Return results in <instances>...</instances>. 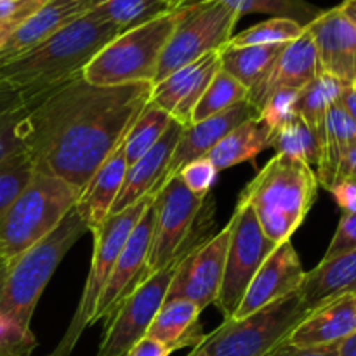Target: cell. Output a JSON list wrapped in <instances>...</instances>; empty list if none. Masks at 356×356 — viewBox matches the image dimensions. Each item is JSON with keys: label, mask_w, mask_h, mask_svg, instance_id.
<instances>
[{"label": "cell", "mask_w": 356, "mask_h": 356, "mask_svg": "<svg viewBox=\"0 0 356 356\" xmlns=\"http://www.w3.org/2000/svg\"><path fill=\"white\" fill-rule=\"evenodd\" d=\"M298 294L308 313L337 298L356 294V249L336 259L320 261L305 275Z\"/></svg>", "instance_id": "cell-24"}, {"label": "cell", "mask_w": 356, "mask_h": 356, "mask_svg": "<svg viewBox=\"0 0 356 356\" xmlns=\"http://www.w3.org/2000/svg\"><path fill=\"white\" fill-rule=\"evenodd\" d=\"M172 353L174 351L170 348H167L165 344L146 336L125 356H170Z\"/></svg>", "instance_id": "cell-45"}, {"label": "cell", "mask_w": 356, "mask_h": 356, "mask_svg": "<svg viewBox=\"0 0 356 356\" xmlns=\"http://www.w3.org/2000/svg\"><path fill=\"white\" fill-rule=\"evenodd\" d=\"M305 275L306 271L302 270V263L291 240L278 243L261 264L232 320L245 318L250 313L298 291Z\"/></svg>", "instance_id": "cell-16"}, {"label": "cell", "mask_w": 356, "mask_h": 356, "mask_svg": "<svg viewBox=\"0 0 356 356\" xmlns=\"http://www.w3.org/2000/svg\"><path fill=\"white\" fill-rule=\"evenodd\" d=\"M172 10L176 7L169 0H104L92 13L117 28L118 33H124Z\"/></svg>", "instance_id": "cell-30"}, {"label": "cell", "mask_w": 356, "mask_h": 356, "mask_svg": "<svg viewBox=\"0 0 356 356\" xmlns=\"http://www.w3.org/2000/svg\"><path fill=\"white\" fill-rule=\"evenodd\" d=\"M299 90L278 89L261 106L257 118L270 129L271 136L298 118Z\"/></svg>", "instance_id": "cell-38"}, {"label": "cell", "mask_w": 356, "mask_h": 356, "mask_svg": "<svg viewBox=\"0 0 356 356\" xmlns=\"http://www.w3.org/2000/svg\"><path fill=\"white\" fill-rule=\"evenodd\" d=\"M184 127L186 125L179 124L172 118L160 141L149 152H146L138 162L129 165L120 193H118L113 209H111V214L122 212L124 209L134 205L136 202L146 197H155L159 193V188L165 177L170 159H172V153Z\"/></svg>", "instance_id": "cell-21"}, {"label": "cell", "mask_w": 356, "mask_h": 356, "mask_svg": "<svg viewBox=\"0 0 356 356\" xmlns=\"http://www.w3.org/2000/svg\"><path fill=\"white\" fill-rule=\"evenodd\" d=\"M80 191L54 174L37 169L0 218V256L10 261L54 232L76 205Z\"/></svg>", "instance_id": "cell-5"}, {"label": "cell", "mask_w": 356, "mask_h": 356, "mask_svg": "<svg viewBox=\"0 0 356 356\" xmlns=\"http://www.w3.org/2000/svg\"><path fill=\"white\" fill-rule=\"evenodd\" d=\"M337 356H356V332L337 346Z\"/></svg>", "instance_id": "cell-48"}, {"label": "cell", "mask_w": 356, "mask_h": 356, "mask_svg": "<svg viewBox=\"0 0 356 356\" xmlns=\"http://www.w3.org/2000/svg\"><path fill=\"white\" fill-rule=\"evenodd\" d=\"M247 96H249V90H247L245 86H242L238 80L233 79L226 72L219 70L212 76L204 96L198 101L197 108H195L193 115H191V124H197V122L205 120V118L222 113L228 108L245 101Z\"/></svg>", "instance_id": "cell-34"}, {"label": "cell", "mask_w": 356, "mask_h": 356, "mask_svg": "<svg viewBox=\"0 0 356 356\" xmlns=\"http://www.w3.org/2000/svg\"><path fill=\"white\" fill-rule=\"evenodd\" d=\"M86 232L82 216L73 207L54 232L14 259L3 261L0 264V313L23 329H31V316L49 280Z\"/></svg>", "instance_id": "cell-4"}, {"label": "cell", "mask_w": 356, "mask_h": 356, "mask_svg": "<svg viewBox=\"0 0 356 356\" xmlns=\"http://www.w3.org/2000/svg\"><path fill=\"white\" fill-rule=\"evenodd\" d=\"M306 26L289 17H271V19L257 23L240 33L233 35L229 44L242 47V45H273L291 44L296 38L305 33Z\"/></svg>", "instance_id": "cell-36"}, {"label": "cell", "mask_w": 356, "mask_h": 356, "mask_svg": "<svg viewBox=\"0 0 356 356\" xmlns=\"http://www.w3.org/2000/svg\"><path fill=\"white\" fill-rule=\"evenodd\" d=\"M3 263V259H2V256H0V264H2Z\"/></svg>", "instance_id": "cell-52"}, {"label": "cell", "mask_w": 356, "mask_h": 356, "mask_svg": "<svg viewBox=\"0 0 356 356\" xmlns=\"http://www.w3.org/2000/svg\"><path fill=\"white\" fill-rule=\"evenodd\" d=\"M353 87H355V90H356V83H355V86H353Z\"/></svg>", "instance_id": "cell-53"}, {"label": "cell", "mask_w": 356, "mask_h": 356, "mask_svg": "<svg viewBox=\"0 0 356 356\" xmlns=\"http://www.w3.org/2000/svg\"><path fill=\"white\" fill-rule=\"evenodd\" d=\"M127 169L129 163L120 145L104 160L103 165L90 177L89 184L83 188L75 207L86 222L87 232H94L96 228H99L111 214V209L120 193Z\"/></svg>", "instance_id": "cell-23"}, {"label": "cell", "mask_w": 356, "mask_h": 356, "mask_svg": "<svg viewBox=\"0 0 356 356\" xmlns=\"http://www.w3.org/2000/svg\"><path fill=\"white\" fill-rule=\"evenodd\" d=\"M221 70L219 51L211 52L183 68L176 70L160 82L153 83L152 101L183 125L191 124V115L204 96L212 76Z\"/></svg>", "instance_id": "cell-17"}, {"label": "cell", "mask_w": 356, "mask_h": 356, "mask_svg": "<svg viewBox=\"0 0 356 356\" xmlns=\"http://www.w3.org/2000/svg\"><path fill=\"white\" fill-rule=\"evenodd\" d=\"M334 200L341 207L343 214H356V183L353 181H337L330 188Z\"/></svg>", "instance_id": "cell-43"}, {"label": "cell", "mask_w": 356, "mask_h": 356, "mask_svg": "<svg viewBox=\"0 0 356 356\" xmlns=\"http://www.w3.org/2000/svg\"><path fill=\"white\" fill-rule=\"evenodd\" d=\"M205 209V198L191 193L179 176L155 195V225L141 282L179 261L191 249V235Z\"/></svg>", "instance_id": "cell-10"}, {"label": "cell", "mask_w": 356, "mask_h": 356, "mask_svg": "<svg viewBox=\"0 0 356 356\" xmlns=\"http://www.w3.org/2000/svg\"><path fill=\"white\" fill-rule=\"evenodd\" d=\"M170 120H172V117L167 111L155 106L152 101L146 104L145 110L138 115L136 122L122 141V149H124L129 165L138 162L146 152H149L160 141L163 132L169 127Z\"/></svg>", "instance_id": "cell-32"}, {"label": "cell", "mask_w": 356, "mask_h": 356, "mask_svg": "<svg viewBox=\"0 0 356 356\" xmlns=\"http://www.w3.org/2000/svg\"><path fill=\"white\" fill-rule=\"evenodd\" d=\"M149 200H152V197H146L143 200L136 202L131 207L124 209L122 212L110 214L99 228L90 232L94 238V249L86 287H83L76 312L73 315L72 322H70L68 329H66L65 336L59 341L58 348L49 356L72 355L83 330L89 325H92L94 309H96L97 301H99L101 294H103L104 287H106L108 280H110L115 263H117L129 235H131L134 226L141 219L145 209L148 207Z\"/></svg>", "instance_id": "cell-8"}, {"label": "cell", "mask_w": 356, "mask_h": 356, "mask_svg": "<svg viewBox=\"0 0 356 356\" xmlns=\"http://www.w3.org/2000/svg\"><path fill=\"white\" fill-rule=\"evenodd\" d=\"M47 0H0V21L24 23Z\"/></svg>", "instance_id": "cell-42"}, {"label": "cell", "mask_w": 356, "mask_h": 356, "mask_svg": "<svg viewBox=\"0 0 356 356\" xmlns=\"http://www.w3.org/2000/svg\"><path fill=\"white\" fill-rule=\"evenodd\" d=\"M33 104L0 82V163L26 148V118Z\"/></svg>", "instance_id": "cell-29"}, {"label": "cell", "mask_w": 356, "mask_h": 356, "mask_svg": "<svg viewBox=\"0 0 356 356\" xmlns=\"http://www.w3.org/2000/svg\"><path fill=\"white\" fill-rule=\"evenodd\" d=\"M337 103H339L341 108H343V110L350 115V118L355 122V125H356V90H355V87H344Z\"/></svg>", "instance_id": "cell-47"}, {"label": "cell", "mask_w": 356, "mask_h": 356, "mask_svg": "<svg viewBox=\"0 0 356 356\" xmlns=\"http://www.w3.org/2000/svg\"><path fill=\"white\" fill-rule=\"evenodd\" d=\"M271 148L282 155L302 160L312 167L316 165L320 159L318 139L299 117L271 136Z\"/></svg>", "instance_id": "cell-35"}, {"label": "cell", "mask_w": 356, "mask_h": 356, "mask_svg": "<svg viewBox=\"0 0 356 356\" xmlns=\"http://www.w3.org/2000/svg\"><path fill=\"white\" fill-rule=\"evenodd\" d=\"M179 14L181 9H176L115 37L86 66L82 79L94 86L153 83Z\"/></svg>", "instance_id": "cell-6"}, {"label": "cell", "mask_w": 356, "mask_h": 356, "mask_svg": "<svg viewBox=\"0 0 356 356\" xmlns=\"http://www.w3.org/2000/svg\"><path fill=\"white\" fill-rule=\"evenodd\" d=\"M179 21L160 58L155 82L229 44L240 14L219 0L179 7Z\"/></svg>", "instance_id": "cell-9"}, {"label": "cell", "mask_w": 356, "mask_h": 356, "mask_svg": "<svg viewBox=\"0 0 356 356\" xmlns=\"http://www.w3.org/2000/svg\"><path fill=\"white\" fill-rule=\"evenodd\" d=\"M257 117V110L249 103V101H242V103L235 104V106L228 108L222 113L214 115L211 118L197 122V124H190L184 127L183 134H181L179 141H177L176 149L170 159L169 169H167L165 177H163L162 184H160L159 191L169 183L172 177L177 176L181 169L186 163L193 162V160L205 159L209 153L212 152L216 145L225 138L228 132L233 129L242 125L243 122L250 120V118Z\"/></svg>", "instance_id": "cell-19"}, {"label": "cell", "mask_w": 356, "mask_h": 356, "mask_svg": "<svg viewBox=\"0 0 356 356\" xmlns=\"http://www.w3.org/2000/svg\"><path fill=\"white\" fill-rule=\"evenodd\" d=\"M318 195L312 165L294 156L275 153L273 159L243 188L238 200L252 207L261 228L275 243L292 238Z\"/></svg>", "instance_id": "cell-3"}, {"label": "cell", "mask_w": 356, "mask_h": 356, "mask_svg": "<svg viewBox=\"0 0 356 356\" xmlns=\"http://www.w3.org/2000/svg\"><path fill=\"white\" fill-rule=\"evenodd\" d=\"M103 2L104 0H47L33 16L21 23L0 47V65L47 40Z\"/></svg>", "instance_id": "cell-18"}, {"label": "cell", "mask_w": 356, "mask_h": 356, "mask_svg": "<svg viewBox=\"0 0 356 356\" xmlns=\"http://www.w3.org/2000/svg\"><path fill=\"white\" fill-rule=\"evenodd\" d=\"M266 356H337V348H315V350H306V348L292 346L291 343L284 341V343L278 344Z\"/></svg>", "instance_id": "cell-44"}, {"label": "cell", "mask_w": 356, "mask_h": 356, "mask_svg": "<svg viewBox=\"0 0 356 356\" xmlns=\"http://www.w3.org/2000/svg\"><path fill=\"white\" fill-rule=\"evenodd\" d=\"M153 225H155V197H152L148 207L143 212L141 219L129 235L117 263H115L111 277L97 301L92 315V325L99 320L110 318L117 306L124 301L125 296L131 294L136 285L141 282L148 261L149 247L153 238Z\"/></svg>", "instance_id": "cell-14"}, {"label": "cell", "mask_w": 356, "mask_h": 356, "mask_svg": "<svg viewBox=\"0 0 356 356\" xmlns=\"http://www.w3.org/2000/svg\"><path fill=\"white\" fill-rule=\"evenodd\" d=\"M337 181H353V183H356V146H353V148L348 152V155L344 156V160L341 162L334 184H336Z\"/></svg>", "instance_id": "cell-46"}, {"label": "cell", "mask_w": 356, "mask_h": 356, "mask_svg": "<svg viewBox=\"0 0 356 356\" xmlns=\"http://www.w3.org/2000/svg\"><path fill=\"white\" fill-rule=\"evenodd\" d=\"M287 44L273 45H236L228 44L219 51L221 70L238 80L247 90L259 86Z\"/></svg>", "instance_id": "cell-28"}, {"label": "cell", "mask_w": 356, "mask_h": 356, "mask_svg": "<svg viewBox=\"0 0 356 356\" xmlns=\"http://www.w3.org/2000/svg\"><path fill=\"white\" fill-rule=\"evenodd\" d=\"M35 170L37 163L26 148L14 153L0 163V218L16 200L17 195L26 188Z\"/></svg>", "instance_id": "cell-37"}, {"label": "cell", "mask_w": 356, "mask_h": 356, "mask_svg": "<svg viewBox=\"0 0 356 356\" xmlns=\"http://www.w3.org/2000/svg\"><path fill=\"white\" fill-rule=\"evenodd\" d=\"M19 24L21 23H14V21H0V47L6 44L7 38L14 33V30H16Z\"/></svg>", "instance_id": "cell-50"}, {"label": "cell", "mask_w": 356, "mask_h": 356, "mask_svg": "<svg viewBox=\"0 0 356 356\" xmlns=\"http://www.w3.org/2000/svg\"><path fill=\"white\" fill-rule=\"evenodd\" d=\"M322 73L318 61V52H316L315 40L308 28L305 33L294 42L285 45L282 54L275 61L273 68L266 75V79L249 90L247 101L252 104L259 113L264 101L278 89H294L301 90L308 86L312 80Z\"/></svg>", "instance_id": "cell-20"}, {"label": "cell", "mask_w": 356, "mask_h": 356, "mask_svg": "<svg viewBox=\"0 0 356 356\" xmlns=\"http://www.w3.org/2000/svg\"><path fill=\"white\" fill-rule=\"evenodd\" d=\"M229 242L226 252L225 277L216 305L225 320H232L242 302L247 287L259 271L261 264L275 250L277 243L266 236L252 207L238 200L229 219Z\"/></svg>", "instance_id": "cell-11"}, {"label": "cell", "mask_w": 356, "mask_h": 356, "mask_svg": "<svg viewBox=\"0 0 356 356\" xmlns=\"http://www.w3.org/2000/svg\"><path fill=\"white\" fill-rule=\"evenodd\" d=\"M306 315L308 309L294 291L245 318L225 320L188 356H266L287 341Z\"/></svg>", "instance_id": "cell-7"}, {"label": "cell", "mask_w": 356, "mask_h": 356, "mask_svg": "<svg viewBox=\"0 0 356 356\" xmlns=\"http://www.w3.org/2000/svg\"><path fill=\"white\" fill-rule=\"evenodd\" d=\"M207 2V0H186L181 7L195 6V3ZM232 7L240 14H270L273 17H289L302 26H308L316 16H320L322 9L312 6L306 0H219Z\"/></svg>", "instance_id": "cell-33"}, {"label": "cell", "mask_w": 356, "mask_h": 356, "mask_svg": "<svg viewBox=\"0 0 356 356\" xmlns=\"http://www.w3.org/2000/svg\"><path fill=\"white\" fill-rule=\"evenodd\" d=\"M169 2H170V3H172V6H174V7H176V9H179V7H181V6H183V3H184V2H186V0H169Z\"/></svg>", "instance_id": "cell-51"}, {"label": "cell", "mask_w": 356, "mask_h": 356, "mask_svg": "<svg viewBox=\"0 0 356 356\" xmlns=\"http://www.w3.org/2000/svg\"><path fill=\"white\" fill-rule=\"evenodd\" d=\"M118 30L90 10L24 54L0 65V82L30 104L83 75L94 56Z\"/></svg>", "instance_id": "cell-2"}, {"label": "cell", "mask_w": 356, "mask_h": 356, "mask_svg": "<svg viewBox=\"0 0 356 356\" xmlns=\"http://www.w3.org/2000/svg\"><path fill=\"white\" fill-rule=\"evenodd\" d=\"M177 176H179V179L183 181V184L191 193L200 198H205L211 193V188L214 186L216 179H218V169L205 156V159H198L186 163L177 172Z\"/></svg>", "instance_id": "cell-40"}, {"label": "cell", "mask_w": 356, "mask_h": 356, "mask_svg": "<svg viewBox=\"0 0 356 356\" xmlns=\"http://www.w3.org/2000/svg\"><path fill=\"white\" fill-rule=\"evenodd\" d=\"M153 83L94 86L80 79L33 104L26 118V149L37 169L82 193L152 97Z\"/></svg>", "instance_id": "cell-1"}, {"label": "cell", "mask_w": 356, "mask_h": 356, "mask_svg": "<svg viewBox=\"0 0 356 356\" xmlns=\"http://www.w3.org/2000/svg\"><path fill=\"white\" fill-rule=\"evenodd\" d=\"M35 348L37 339L31 329H23L0 313V356H31Z\"/></svg>", "instance_id": "cell-39"}, {"label": "cell", "mask_w": 356, "mask_h": 356, "mask_svg": "<svg viewBox=\"0 0 356 356\" xmlns=\"http://www.w3.org/2000/svg\"><path fill=\"white\" fill-rule=\"evenodd\" d=\"M343 89L344 86L339 80L327 73H320L305 89L299 90L298 117L315 132L316 139H320L322 136L327 113H329L330 106L337 103Z\"/></svg>", "instance_id": "cell-31"}, {"label": "cell", "mask_w": 356, "mask_h": 356, "mask_svg": "<svg viewBox=\"0 0 356 356\" xmlns=\"http://www.w3.org/2000/svg\"><path fill=\"white\" fill-rule=\"evenodd\" d=\"M268 148H271V132L256 117L228 132L212 148L207 159L218 169V172H221L243 162L256 163V156Z\"/></svg>", "instance_id": "cell-27"}, {"label": "cell", "mask_w": 356, "mask_h": 356, "mask_svg": "<svg viewBox=\"0 0 356 356\" xmlns=\"http://www.w3.org/2000/svg\"><path fill=\"white\" fill-rule=\"evenodd\" d=\"M356 332V294L337 298L306 315L287 343L296 348H337Z\"/></svg>", "instance_id": "cell-22"}, {"label": "cell", "mask_w": 356, "mask_h": 356, "mask_svg": "<svg viewBox=\"0 0 356 356\" xmlns=\"http://www.w3.org/2000/svg\"><path fill=\"white\" fill-rule=\"evenodd\" d=\"M356 249V214H343L341 216L339 226L323 254L322 261L336 259L343 254L351 252Z\"/></svg>", "instance_id": "cell-41"}, {"label": "cell", "mask_w": 356, "mask_h": 356, "mask_svg": "<svg viewBox=\"0 0 356 356\" xmlns=\"http://www.w3.org/2000/svg\"><path fill=\"white\" fill-rule=\"evenodd\" d=\"M228 242L229 225H226L218 235L191 247L177 263L165 301L184 299L202 309L216 305L225 277Z\"/></svg>", "instance_id": "cell-13"}, {"label": "cell", "mask_w": 356, "mask_h": 356, "mask_svg": "<svg viewBox=\"0 0 356 356\" xmlns=\"http://www.w3.org/2000/svg\"><path fill=\"white\" fill-rule=\"evenodd\" d=\"M179 261L149 275L136 285L131 294L125 296L108 318L97 356H125L146 337L156 313L165 302Z\"/></svg>", "instance_id": "cell-12"}, {"label": "cell", "mask_w": 356, "mask_h": 356, "mask_svg": "<svg viewBox=\"0 0 356 356\" xmlns=\"http://www.w3.org/2000/svg\"><path fill=\"white\" fill-rule=\"evenodd\" d=\"M202 312L204 309L200 306L184 299L165 301L156 313L146 336L165 344L172 351L190 346L197 348L205 337L198 322Z\"/></svg>", "instance_id": "cell-25"}, {"label": "cell", "mask_w": 356, "mask_h": 356, "mask_svg": "<svg viewBox=\"0 0 356 356\" xmlns=\"http://www.w3.org/2000/svg\"><path fill=\"white\" fill-rule=\"evenodd\" d=\"M339 10L356 26V0H343L339 3Z\"/></svg>", "instance_id": "cell-49"}, {"label": "cell", "mask_w": 356, "mask_h": 356, "mask_svg": "<svg viewBox=\"0 0 356 356\" xmlns=\"http://www.w3.org/2000/svg\"><path fill=\"white\" fill-rule=\"evenodd\" d=\"M318 143L320 159L315 170L316 179H318V184L330 190L334 186L341 162L348 155V152L356 146V125L339 103H334L330 106Z\"/></svg>", "instance_id": "cell-26"}, {"label": "cell", "mask_w": 356, "mask_h": 356, "mask_svg": "<svg viewBox=\"0 0 356 356\" xmlns=\"http://www.w3.org/2000/svg\"><path fill=\"white\" fill-rule=\"evenodd\" d=\"M315 40L322 73L339 80L344 87L356 83V26L339 10L332 7L322 10L308 24Z\"/></svg>", "instance_id": "cell-15"}]
</instances>
